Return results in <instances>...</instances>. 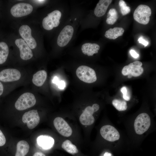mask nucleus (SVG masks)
Segmentation results:
<instances>
[{
  "mask_svg": "<svg viewBox=\"0 0 156 156\" xmlns=\"http://www.w3.org/2000/svg\"><path fill=\"white\" fill-rule=\"evenodd\" d=\"M151 14V8L147 5L141 4L138 5L134 11L133 18L138 23L146 25L150 21Z\"/></svg>",
  "mask_w": 156,
  "mask_h": 156,
  "instance_id": "f257e3e1",
  "label": "nucleus"
},
{
  "mask_svg": "<svg viewBox=\"0 0 156 156\" xmlns=\"http://www.w3.org/2000/svg\"><path fill=\"white\" fill-rule=\"evenodd\" d=\"M36 100L34 95L30 92H25L21 95L15 104V108L18 110H23L34 106Z\"/></svg>",
  "mask_w": 156,
  "mask_h": 156,
  "instance_id": "f03ea898",
  "label": "nucleus"
},
{
  "mask_svg": "<svg viewBox=\"0 0 156 156\" xmlns=\"http://www.w3.org/2000/svg\"><path fill=\"white\" fill-rule=\"evenodd\" d=\"M76 74L79 79L85 83H92L97 79L95 71L87 66H79L76 70Z\"/></svg>",
  "mask_w": 156,
  "mask_h": 156,
  "instance_id": "7ed1b4c3",
  "label": "nucleus"
},
{
  "mask_svg": "<svg viewBox=\"0 0 156 156\" xmlns=\"http://www.w3.org/2000/svg\"><path fill=\"white\" fill-rule=\"evenodd\" d=\"M151 119L149 116L145 113L139 114L135 118L134 127L136 133L141 135L146 131L150 127Z\"/></svg>",
  "mask_w": 156,
  "mask_h": 156,
  "instance_id": "20e7f679",
  "label": "nucleus"
},
{
  "mask_svg": "<svg viewBox=\"0 0 156 156\" xmlns=\"http://www.w3.org/2000/svg\"><path fill=\"white\" fill-rule=\"evenodd\" d=\"M61 15V12L57 10H55L48 14L42 20V25L43 28L47 30H50L54 27H57L60 23Z\"/></svg>",
  "mask_w": 156,
  "mask_h": 156,
  "instance_id": "39448f33",
  "label": "nucleus"
},
{
  "mask_svg": "<svg viewBox=\"0 0 156 156\" xmlns=\"http://www.w3.org/2000/svg\"><path fill=\"white\" fill-rule=\"evenodd\" d=\"M33 10V7L30 4L20 3L13 5L10 9L12 15L15 17H20L31 14Z\"/></svg>",
  "mask_w": 156,
  "mask_h": 156,
  "instance_id": "423d86ee",
  "label": "nucleus"
},
{
  "mask_svg": "<svg viewBox=\"0 0 156 156\" xmlns=\"http://www.w3.org/2000/svg\"><path fill=\"white\" fill-rule=\"evenodd\" d=\"M142 63L139 61H135L125 66L122 71V74L125 76L130 75L132 76L137 77L143 73L144 69L141 67Z\"/></svg>",
  "mask_w": 156,
  "mask_h": 156,
  "instance_id": "0eeeda50",
  "label": "nucleus"
},
{
  "mask_svg": "<svg viewBox=\"0 0 156 156\" xmlns=\"http://www.w3.org/2000/svg\"><path fill=\"white\" fill-rule=\"evenodd\" d=\"M23 122L26 123L28 128L32 129L38 124L40 117L37 110H32L25 113L22 118Z\"/></svg>",
  "mask_w": 156,
  "mask_h": 156,
  "instance_id": "6e6552de",
  "label": "nucleus"
},
{
  "mask_svg": "<svg viewBox=\"0 0 156 156\" xmlns=\"http://www.w3.org/2000/svg\"><path fill=\"white\" fill-rule=\"evenodd\" d=\"M19 32L22 39L30 49H34L36 47V42L31 36V30L29 26L26 25L21 26L19 28Z\"/></svg>",
  "mask_w": 156,
  "mask_h": 156,
  "instance_id": "1a4fd4ad",
  "label": "nucleus"
},
{
  "mask_svg": "<svg viewBox=\"0 0 156 156\" xmlns=\"http://www.w3.org/2000/svg\"><path fill=\"white\" fill-rule=\"evenodd\" d=\"M73 27L68 25L66 26L60 33L57 40L58 45L64 47L67 45L71 40L73 34Z\"/></svg>",
  "mask_w": 156,
  "mask_h": 156,
  "instance_id": "9d476101",
  "label": "nucleus"
},
{
  "mask_svg": "<svg viewBox=\"0 0 156 156\" xmlns=\"http://www.w3.org/2000/svg\"><path fill=\"white\" fill-rule=\"evenodd\" d=\"M100 133L103 138L110 142L118 140L120 137V134L117 130L113 126L109 125L102 127Z\"/></svg>",
  "mask_w": 156,
  "mask_h": 156,
  "instance_id": "9b49d317",
  "label": "nucleus"
},
{
  "mask_svg": "<svg viewBox=\"0 0 156 156\" xmlns=\"http://www.w3.org/2000/svg\"><path fill=\"white\" fill-rule=\"evenodd\" d=\"M54 126L59 133L62 136L68 137L72 133V130L66 122L60 117L56 118L53 121Z\"/></svg>",
  "mask_w": 156,
  "mask_h": 156,
  "instance_id": "f8f14e48",
  "label": "nucleus"
},
{
  "mask_svg": "<svg viewBox=\"0 0 156 156\" xmlns=\"http://www.w3.org/2000/svg\"><path fill=\"white\" fill-rule=\"evenodd\" d=\"M21 77L20 71L16 69L8 68L0 72V80L5 82H9L18 80Z\"/></svg>",
  "mask_w": 156,
  "mask_h": 156,
  "instance_id": "ddd939ff",
  "label": "nucleus"
},
{
  "mask_svg": "<svg viewBox=\"0 0 156 156\" xmlns=\"http://www.w3.org/2000/svg\"><path fill=\"white\" fill-rule=\"evenodd\" d=\"M15 43L19 49L20 56L22 60H27L33 57V53L31 50L22 39H17Z\"/></svg>",
  "mask_w": 156,
  "mask_h": 156,
  "instance_id": "4468645a",
  "label": "nucleus"
},
{
  "mask_svg": "<svg viewBox=\"0 0 156 156\" xmlns=\"http://www.w3.org/2000/svg\"><path fill=\"white\" fill-rule=\"evenodd\" d=\"M94 112L92 107H87L80 116L79 119L80 123L84 125H90L92 124L95 120L92 115Z\"/></svg>",
  "mask_w": 156,
  "mask_h": 156,
  "instance_id": "2eb2a0df",
  "label": "nucleus"
},
{
  "mask_svg": "<svg viewBox=\"0 0 156 156\" xmlns=\"http://www.w3.org/2000/svg\"><path fill=\"white\" fill-rule=\"evenodd\" d=\"M38 145L44 149H48L51 148L54 143V139L49 135H41L37 138Z\"/></svg>",
  "mask_w": 156,
  "mask_h": 156,
  "instance_id": "dca6fc26",
  "label": "nucleus"
},
{
  "mask_svg": "<svg viewBox=\"0 0 156 156\" xmlns=\"http://www.w3.org/2000/svg\"><path fill=\"white\" fill-rule=\"evenodd\" d=\"M112 0H100L94 10V14L97 17L103 16L105 13Z\"/></svg>",
  "mask_w": 156,
  "mask_h": 156,
  "instance_id": "f3484780",
  "label": "nucleus"
},
{
  "mask_svg": "<svg viewBox=\"0 0 156 156\" xmlns=\"http://www.w3.org/2000/svg\"><path fill=\"white\" fill-rule=\"evenodd\" d=\"M100 48L99 45L97 44L86 43L82 45L81 49L84 54L92 56L94 54L98 53Z\"/></svg>",
  "mask_w": 156,
  "mask_h": 156,
  "instance_id": "a211bd4d",
  "label": "nucleus"
},
{
  "mask_svg": "<svg viewBox=\"0 0 156 156\" xmlns=\"http://www.w3.org/2000/svg\"><path fill=\"white\" fill-rule=\"evenodd\" d=\"M47 76L46 72L44 70H40L34 74L33 77V83L37 86H42L47 78Z\"/></svg>",
  "mask_w": 156,
  "mask_h": 156,
  "instance_id": "6ab92c4d",
  "label": "nucleus"
},
{
  "mask_svg": "<svg viewBox=\"0 0 156 156\" xmlns=\"http://www.w3.org/2000/svg\"><path fill=\"white\" fill-rule=\"evenodd\" d=\"M124 31V29L122 27H115L110 28L105 32V36L110 39L114 40L118 37L122 36Z\"/></svg>",
  "mask_w": 156,
  "mask_h": 156,
  "instance_id": "aec40b11",
  "label": "nucleus"
},
{
  "mask_svg": "<svg viewBox=\"0 0 156 156\" xmlns=\"http://www.w3.org/2000/svg\"><path fill=\"white\" fill-rule=\"evenodd\" d=\"M29 146L25 140H21L18 142L15 156H25L28 153Z\"/></svg>",
  "mask_w": 156,
  "mask_h": 156,
  "instance_id": "412c9836",
  "label": "nucleus"
},
{
  "mask_svg": "<svg viewBox=\"0 0 156 156\" xmlns=\"http://www.w3.org/2000/svg\"><path fill=\"white\" fill-rule=\"evenodd\" d=\"M9 53V50L7 44L3 42H0V64L5 62Z\"/></svg>",
  "mask_w": 156,
  "mask_h": 156,
  "instance_id": "4be33fe9",
  "label": "nucleus"
},
{
  "mask_svg": "<svg viewBox=\"0 0 156 156\" xmlns=\"http://www.w3.org/2000/svg\"><path fill=\"white\" fill-rule=\"evenodd\" d=\"M62 147L66 151L70 154H74L78 152L77 147L68 140H65L63 142Z\"/></svg>",
  "mask_w": 156,
  "mask_h": 156,
  "instance_id": "5701e85b",
  "label": "nucleus"
},
{
  "mask_svg": "<svg viewBox=\"0 0 156 156\" xmlns=\"http://www.w3.org/2000/svg\"><path fill=\"white\" fill-rule=\"evenodd\" d=\"M118 18V13L116 9H110L107 14L106 23L109 25H113L116 22Z\"/></svg>",
  "mask_w": 156,
  "mask_h": 156,
  "instance_id": "b1692460",
  "label": "nucleus"
},
{
  "mask_svg": "<svg viewBox=\"0 0 156 156\" xmlns=\"http://www.w3.org/2000/svg\"><path fill=\"white\" fill-rule=\"evenodd\" d=\"M112 104L114 107L119 111H125L127 108V103L124 101L115 99L112 101Z\"/></svg>",
  "mask_w": 156,
  "mask_h": 156,
  "instance_id": "393cba45",
  "label": "nucleus"
},
{
  "mask_svg": "<svg viewBox=\"0 0 156 156\" xmlns=\"http://www.w3.org/2000/svg\"><path fill=\"white\" fill-rule=\"evenodd\" d=\"M119 5L120 8V12L123 15L129 14L131 11L129 7L127 6L125 2L122 0H120L119 2Z\"/></svg>",
  "mask_w": 156,
  "mask_h": 156,
  "instance_id": "a878e982",
  "label": "nucleus"
},
{
  "mask_svg": "<svg viewBox=\"0 0 156 156\" xmlns=\"http://www.w3.org/2000/svg\"><path fill=\"white\" fill-rule=\"evenodd\" d=\"M120 91L123 94V97L125 100L129 101L130 100V96L128 94L127 88L123 86L120 89Z\"/></svg>",
  "mask_w": 156,
  "mask_h": 156,
  "instance_id": "bb28decb",
  "label": "nucleus"
},
{
  "mask_svg": "<svg viewBox=\"0 0 156 156\" xmlns=\"http://www.w3.org/2000/svg\"><path fill=\"white\" fill-rule=\"evenodd\" d=\"M6 142L5 137L2 132L0 130V146H3Z\"/></svg>",
  "mask_w": 156,
  "mask_h": 156,
  "instance_id": "cd10ccee",
  "label": "nucleus"
},
{
  "mask_svg": "<svg viewBox=\"0 0 156 156\" xmlns=\"http://www.w3.org/2000/svg\"><path fill=\"white\" fill-rule=\"evenodd\" d=\"M138 41L139 43H141L144 45L145 47H146L148 44V42L145 40L142 37L139 38Z\"/></svg>",
  "mask_w": 156,
  "mask_h": 156,
  "instance_id": "c85d7f7f",
  "label": "nucleus"
},
{
  "mask_svg": "<svg viewBox=\"0 0 156 156\" xmlns=\"http://www.w3.org/2000/svg\"><path fill=\"white\" fill-rule=\"evenodd\" d=\"M57 84H58V88L60 89H63L65 88V83L63 81L61 80L59 81Z\"/></svg>",
  "mask_w": 156,
  "mask_h": 156,
  "instance_id": "c756f323",
  "label": "nucleus"
},
{
  "mask_svg": "<svg viewBox=\"0 0 156 156\" xmlns=\"http://www.w3.org/2000/svg\"><path fill=\"white\" fill-rule=\"evenodd\" d=\"M130 53L131 56L134 58H136L139 56V54L134 50H131L130 51Z\"/></svg>",
  "mask_w": 156,
  "mask_h": 156,
  "instance_id": "7c9ffc66",
  "label": "nucleus"
},
{
  "mask_svg": "<svg viewBox=\"0 0 156 156\" xmlns=\"http://www.w3.org/2000/svg\"><path fill=\"white\" fill-rule=\"evenodd\" d=\"M92 107L94 112L97 111L99 108V105L96 103L94 104Z\"/></svg>",
  "mask_w": 156,
  "mask_h": 156,
  "instance_id": "2f4dec72",
  "label": "nucleus"
},
{
  "mask_svg": "<svg viewBox=\"0 0 156 156\" xmlns=\"http://www.w3.org/2000/svg\"><path fill=\"white\" fill-rule=\"evenodd\" d=\"M33 156H46L42 153L40 152H37L35 153L33 155Z\"/></svg>",
  "mask_w": 156,
  "mask_h": 156,
  "instance_id": "473e14b6",
  "label": "nucleus"
},
{
  "mask_svg": "<svg viewBox=\"0 0 156 156\" xmlns=\"http://www.w3.org/2000/svg\"><path fill=\"white\" fill-rule=\"evenodd\" d=\"M3 91V85L0 81V96L2 95Z\"/></svg>",
  "mask_w": 156,
  "mask_h": 156,
  "instance_id": "72a5a7b5",
  "label": "nucleus"
},
{
  "mask_svg": "<svg viewBox=\"0 0 156 156\" xmlns=\"http://www.w3.org/2000/svg\"><path fill=\"white\" fill-rule=\"evenodd\" d=\"M59 82V81L58 77H55L53 80V83L57 84Z\"/></svg>",
  "mask_w": 156,
  "mask_h": 156,
  "instance_id": "f704fd0d",
  "label": "nucleus"
},
{
  "mask_svg": "<svg viewBox=\"0 0 156 156\" xmlns=\"http://www.w3.org/2000/svg\"><path fill=\"white\" fill-rule=\"evenodd\" d=\"M111 154L110 153L106 152L104 155V156H111Z\"/></svg>",
  "mask_w": 156,
  "mask_h": 156,
  "instance_id": "c9c22d12",
  "label": "nucleus"
},
{
  "mask_svg": "<svg viewBox=\"0 0 156 156\" xmlns=\"http://www.w3.org/2000/svg\"><path fill=\"white\" fill-rule=\"evenodd\" d=\"M36 2H39V3H42L45 0H36L35 1Z\"/></svg>",
  "mask_w": 156,
  "mask_h": 156,
  "instance_id": "e433bc0d",
  "label": "nucleus"
}]
</instances>
